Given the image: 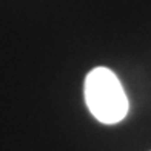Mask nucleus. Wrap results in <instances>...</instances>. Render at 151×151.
I'll list each match as a JSON object with an SVG mask.
<instances>
[{
    "instance_id": "1",
    "label": "nucleus",
    "mask_w": 151,
    "mask_h": 151,
    "mask_svg": "<svg viewBox=\"0 0 151 151\" xmlns=\"http://www.w3.org/2000/svg\"><path fill=\"white\" fill-rule=\"evenodd\" d=\"M85 102L90 113L106 125H113L128 113V97L120 80L111 70L104 66L94 68L85 79Z\"/></svg>"
}]
</instances>
